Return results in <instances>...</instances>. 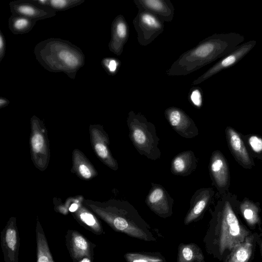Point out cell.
I'll return each mask as SVG.
<instances>
[{"mask_svg":"<svg viewBox=\"0 0 262 262\" xmlns=\"http://www.w3.org/2000/svg\"><path fill=\"white\" fill-rule=\"evenodd\" d=\"M203 242L208 254L222 262L233 248L252 233L240 220L239 201L229 191L219 194Z\"/></svg>","mask_w":262,"mask_h":262,"instance_id":"6da1fadb","label":"cell"},{"mask_svg":"<svg viewBox=\"0 0 262 262\" xmlns=\"http://www.w3.org/2000/svg\"><path fill=\"white\" fill-rule=\"evenodd\" d=\"M235 32L214 33L182 53L166 71L170 76H185L233 52L244 40Z\"/></svg>","mask_w":262,"mask_h":262,"instance_id":"7a4b0ae2","label":"cell"},{"mask_svg":"<svg viewBox=\"0 0 262 262\" xmlns=\"http://www.w3.org/2000/svg\"><path fill=\"white\" fill-rule=\"evenodd\" d=\"M34 53L46 70L50 72H63L73 79L85 63V55L81 49L61 38L51 37L39 42L34 48Z\"/></svg>","mask_w":262,"mask_h":262,"instance_id":"3957f363","label":"cell"},{"mask_svg":"<svg viewBox=\"0 0 262 262\" xmlns=\"http://www.w3.org/2000/svg\"><path fill=\"white\" fill-rule=\"evenodd\" d=\"M109 207L110 222L116 230L145 242L157 241V230L151 227L128 202L115 201Z\"/></svg>","mask_w":262,"mask_h":262,"instance_id":"277c9868","label":"cell"},{"mask_svg":"<svg viewBox=\"0 0 262 262\" xmlns=\"http://www.w3.org/2000/svg\"><path fill=\"white\" fill-rule=\"evenodd\" d=\"M127 125L129 138L138 152L152 160L160 159V139L157 135L155 125L148 121L144 115L133 111L128 113Z\"/></svg>","mask_w":262,"mask_h":262,"instance_id":"5b68a950","label":"cell"},{"mask_svg":"<svg viewBox=\"0 0 262 262\" xmlns=\"http://www.w3.org/2000/svg\"><path fill=\"white\" fill-rule=\"evenodd\" d=\"M140 45L146 46L152 42L164 31V22L153 14L138 10L133 20Z\"/></svg>","mask_w":262,"mask_h":262,"instance_id":"8992f818","label":"cell"},{"mask_svg":"<svg viewBox=\"0 0 262 262\" xmlns=\"http://www.w3.org/2000/svg\"><path fill=\"white\" fill-rule=\"evenodd\" d=\"M256 43L255 40H251L238 46L233 52L222 58L207 71L194 80L191 85L195 86L223 70L233 66L243 59L255 47Z\"/></svg>","mask_w":262,"mask_h":262,"instance_id":"52a82bcc","label":"cell"},{"mask_svg":"<svg viewBox=\"0 0 262 262\" xmlns=\"http://www.w3.org/2000/svg\"><path fill=\"white\" fill-rule=\"evenodd\" d=\"M151 187L145 198V203L156 215L166 219L173 213L174 200L164 187L151 183Z\"/></svg>","mask_w":262,"mask_h":262,"instance_id":"ba28073f","label":"cell"},{"mask_svg":"<svg viewBox=\"0 0 262 262\" xmlns=\"http://www.w3.org/2000/svg\"><path fill=\"white\" fill-rule=\"evenodd\" d=\"M164 115L172 129L181 137L191 139L199 135L194 121L180 108L169 107L165 110Z\"/></svg>","mask_w":262,"mask_h":262,"instance_id":"9c48e42d","label":"cell"},{"mask_svg":"<svg viewBox=\"0 0 262 262\" xmlns=\"http://www.w3.org/2000/svg\"><path fill=\"white\" fill-rule=\"evenodd\" d=\"M208 167L212 184L219 193L228 191L230 182L229 167L226 159L220 150L212 152Z\"/></svg>","mask_w":262,"mask_h":262,"instance_id":"30bf717a","label":"cell"},{"mask_svg":"<svg viewBox=\"0 0 262 262\" xmlns=\"http://www.w3.org/2000/svg\"><path fill=\"white\" fill-rule=\"evenodd\" d=\"M228 146L236 162L244 168L251 169L255 165L253 158L247 148L242 134L230 126L225 129Z\"/></svg>","mask_w":262,"mask_h":262,"instance_id":"8fae6325","label":"cell"},{"mask_svg":"<svg viewBox=\"0 0 262 262\" xmlns=\"http://www.w3.org/2000/svg\"><path fill=\"white\" fill-rule=\"evenodd\" d=\"M214 193V190L209 187L200 188L193 193L190 201V208L184 220L185 225L202 219L212 201Z\"/></svg>","mask_w":262,"mask_h":262,"instance_id":"7c38bea8","label":"cell"},{"mask_svg":"<svg viewBox=\"0 0 262 262\" xmlns=\"http://www.w3.org/2000/svg\"><path fill=\"white\" fill-rule=\"evenodd\" d=\"M12 14L38 21L54 17L56 12L46 7L38 5L32 0H17L9 3Z\"/></svg>","mask_w":262,"mask_h":262,"instance_id":"4fadbf2b","label":"cell"},{"mask_svg":"<svg viewBox=\"0 0 262 262\" xmlns=\"http://www.w3.org/2000/svg\"><path fill=\"white\" fill-rule=\"evenodd\" d=\"M129 35L128 24L124 16L119 14L115 17L111 25V36L108 43L110 51L120 56Z\"/></svg>","mask_w":262,"mask_h":262,"instance_id":"5bb4252c","label":"cell"},{"mask_svg":"<svg viewBox=\"0 0 262 262\" xmlns=\"http://www.w3.org/2000/svg\"><path fill=\"white\" fill-rule=\"evenodd\" d=\"M252 232L242 243L236 246L222 262H250L253 258L258 242L261 236Z\"/></svg>","mask_w":262,"mask_h":262,"instance_id":"9a60e30c","label":"cell"},{"mask_svg":"<svg viewBox=\"0 0 262 262\" xmlns=\"http://www.w3.org/2000/svg\"><path fill=\"white\" fill-rule=\"evenodd\" d=\"M138 10L147 11L162 21L171 22L173 18L174 8L169 0H134Z\"/></svg>","mask_w":262,"mask_h":262,"instance_id":"2e32d148","label":"cell"},{"mask_svg":"<svg viewBox=\"0 0 262 262\" xmlns=\"http://www.w3.org/2000/svg\"><path fill=\"white\" fill-rule=\"evenodd\" d=\"M198 162L193 151L190 150L182 151L172 159L170 171L174 175L187 176L195 170Z\"/></svg>","mask_w":262,"mask_h":262,"instance_id":"e0dca14e","label":"cell"},{"mask_svg":"<svg viewBox=\"0 0 262 262\" xmlns=\"http://www.w3.org/2000/svg\"><path fill=\"white\" fill-rule=\"evenodd\" d=\"M238 211L250 229L254 230L258 229L261 232L260 209L258 204L245 198L239 202Z\"/></svg>","mask_w":262,"mask_h":262,"instance_id":"ac0fdd59","label":"cell"},{"mask_svg":"<svg viewBox=\"0 0 262 262\" xmlns=\"http://www.w3.org/2000/svg\"><path fill=\"white\" fill-rule=\"evenodd\" d=\"M177 261L206 262L202 249L199 246L193 243H181L179 244Z\"/></svg>","mask_w":262,"mask_h":262,"instance_id":"d6986e66","label":"cell"},{"mask_svg":"<svg viewBox=\"0 0 262 262\" xmlns=\"http://www.w3.org/2000/svg\"><path fill=\"white\" fill-rule=\"evenodd\" d=\"M36 22L21 16L11 14L8 19V28L14 34H26L32 30Z\"/></svg>","mask_w":262,"mask_h":262,"instance_id":"ffe728a7","label":"cell"},{"mask_svg":"<svg viewBox=\"0 0 262 262\" xmlns=\"http://www.w3.org/2000/svg\"><path fill=\"white\" fill-rule=\"evenodd\" d=\"M35 4L47 7L56 12L63 11L79 6L85 0H32Z\"/></svg>","mask_w":262,"mask_h":262,"instance_id":"44dd1931","label":"cell"},{"mask_svg":"<svg viewBox=\"0 0 262 262\" xmlns=\"http://www.w3.org/2000/svg\"><path fill=\"white\" fill-rule=\"evenodd\" d=\"M126 262H166L165 257L158 252H132L124 254Z\"/></svg>","mask_w":262,"mask_h":262,"instance_id":"7402d4cb","label":"cell"},{"mask_svg":"<svg viewBox=\"0 0 262 262\" xmlns=\"http://www.w3.org/2000/svg\"><path fill=\"white\" fill-rule=\"evenodd\" d=\"M242 137L246 140L251 156L262 160V138L256 135H242Z\"/></svg>","mask_w":262,"mask_h":262,"instance_id":"603a6c76","label":"cell"},{"mask_svg":"<svg viewBox=\"0 0 262 262\" xmlns=\"http://www.w3.org/2000/svg\"><path fill=\"white\" fill-rule=\"evenodd\" d=\"M101 63L105 72L111 76L115 75L121 66V61L119 59L112 57L103 58Z\"/></svg>","mask_w":262,"mask_h":262,"instance_id":"cb8c5ba5","label":"cell"},{"mask_svg":"<svg viewBox=\"0 0 262 262\" xmlns=\"http://www.w3.org/2000/svg\"><path fill=\"white\" fill-rule=\"evenodd\" d=\"M203 95L202 89L199 86H193L188 93V99L190 103L196 108L202 107L203 102Z\"/></svg>","mask_w":262,"mask_h":262,"instance_id":"d4e9b609","label":"cell"},{"mask_svg":"<svg viewBox=\"0 0 262 262\" xmlns=\"http://www.w3.org/2000/svg\"><path fill=\"white\" fill-rule=\"evenodd\" d=\"M31 141L33 150L36 152H39L44 144V139L42 136L39 133H35L33 135Z\"/></svg>","mask_w":262,"mask_h":262,"instance_id":"484cf974","label":"cell"},{"mask_svg":"<svg viewBox=\"0 0 262 262\" xmlns=\"http://www.w3.org/2000/svg\"><path fill=\"white\" fill-rule=\"evenodd\" d=\"M6 241L8 247L13 249L16 243V231L13 229L7 230L6 235Z\"/></svg>","mask_w":262,"mask_h":262,"instance_id":"4316f807","label":"cell"},{"mask_svg":"<svg viewBox=\"0 0 262 262\" xmlns=\"http://www.w3.org/2000/svg\"><path fill=\"white\" fill-rule=\"evenodd\" d=\"M80 217L83 222L89 226H93L95 224V220L90 213L83 212L80 214Z\"/></svg>","mask_w":262,"mask_h":262,"instance_id":"83f0119b","label":"cell"},{"mask_svg":"<svg viewBox=\"0 0 262 262\" xmlns=\"http://www.w3.org/2000/svg\"><path fill=\"white\" fill-rule=\"evenodd\" d=\"M75 246L82 250H85L88 248V244L86 241L81 236H78L74 238Z\"/></svg>","mask_w":262,"mask_h":262,"instance_id":"f1b7e54d","label":"cell"},{"mask_svg":"<svg viewBox=\"0 0 262 262\" xmlns=\"http://www.w3.org/2000/svg\"><path fill=\"white\" fill-rule=\"evenodd\" d=\"M6 53V39L5 37L0 30V62L5 57Z\"/></svg>","mask_w":262,"mask_h":262,"instance_id":"f546056e","label":"cell"},{"mask_svg":"<svg viewBox=\"0 0 262 262\" xmlns=\"http://www.w3.org/2000/svg\"><path fill=\"white\" fill-rule=\"evenodd\" d=\"M79 173L84 178L89 179L91 177V172L89 168L84 164H81L78 167Z\"/></svg>","mask_w":262,"mask_h":262,"instance_id":"4dcf8cb0","label":"cell"},{"mask_svg":"<svg viewBox=\"0 0 262 262\" xmlns=\"http://www.w3.org/2000/svg\"><path fill=\"white\" fill-rule=\"evenodd\" d=\"M9 103V101L6 98L1 97H0V107H3L6 106Z\"/></svg>","mask_w":262,"mask_h":262,"instance_id":"1f68e13d","label":"cell"},{"mask_svg":"<svg viewBox=\"0 0 262 262\" xmlns=\"http://www.w3.org/2000/svg\"><path fill=\"white\" fill-rule=\"evenodd\" d=\"M38 262H49L48 257L46 256H41L38 259Z\"/></svg>","mask_w":262,"mask_h":262,"instance_id":"d6a6232c","label":"cell"},{"mask_svg":"<svg viewBox=\"0 0 262 262\" xmlns=\"http://www.w3.org/2000/svg\"><path fill=\"white\" fill-rule=\"evenodd\" d=\"M78 206L76 204H73L71 205L69 208V210L71 212H74L77 210Z\"/></svg>","mask_w":262,"mask_h":262,"instance_id":"836d02e7","label":"cell"},{"mask_svg":"<svg viewBox=\"0 0 262 262\" xmlns=\"http://www.w3.org/2000/svg\"><path fill=\"white\" fill-rule=\"evenodd\" d=\"M258 244H259L260 253L262 256V237L261 236L258 242Z\"/></svg>","mask_w":262,"mask_h":262,"instance_id":"e575fe53","label":"cell"},{"mask_svg":"<svg viewBox=\"0 0 262 262\" xmlns=\"http://www.w3.org/2000/svg\"><path fill=\"white\" fill-rule=\"evenodd\" d=\"M81 262H91V261L88 258H85L83 259H82V260Z\"/></svg>","mask_w":262,"mask_h":262,"instance_id":"d590c367","label":"cell"}]
</instances>
